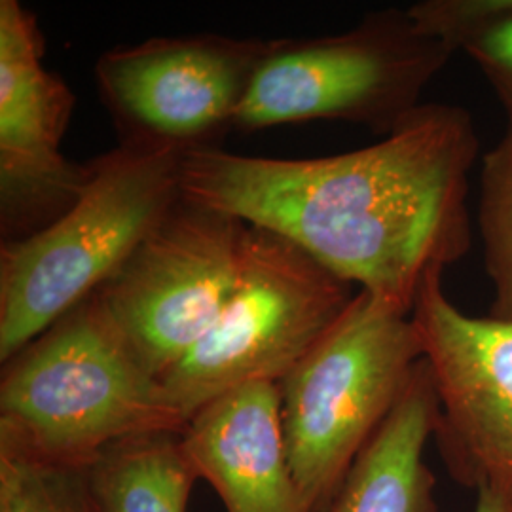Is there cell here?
Masks as SVG:
<instances>
[{
  "instance_id": "obj_10",
  "label": "cell",
  "mask_w": 512,
  "mask_h": 512,
  "mask_svg": "<svg viewBox=\"0 0 512 512\" xmlns=\"http://www.w3.org/2000/svg\"><path fill=\"white\" fill-rule=\"evenodd\" d=\"M38 19L18 0H0V234L31 238L61 219L92 165L61 154L74 93L44 63Z\"/></svg>"
},
{
  "instance_id": "obj_9",
  "label": "cell",
  "mask_w": 512,
  "mask_h": 512,
  "mask_svg": "<svg viewBox=\"0 0 512 512\" xmlns=\"http://www.w3.org/2000/svg\"><path fill=\"white\" fill-rule=\"evenodd\" d=\"M442 275H423L412 308L439 401L433 439L458 484L512 512V325L465 313Z\"/></svg>"
},
{
  "instance_id": "obj_17",
  "label": "cell",
  "mask_w": 512,
  "mask_h": 512,
  "mask_svg": "<svg viewBox=\"0 0 512 512\" xmlns=\"http://www.w3.org/2000/svg\"><path fill=\"white\" fill-rule=\"evenodd\" d=\"M473 512H509L501 501H497L492 495L484 494V492H478L476 494L475 511Z\"/></svg>"
},
{
  "instance_id": "obj_2",
  "label": "cell",
  "mask_w": 512,
  "mask_h": 512,
  "mask_svg": "<svg viewBox=\"0 0 512 512\" xmlns=\"http://www.w3.org/2000/svg\"><path fill=\"white\" fill-rule=\"evenodd\" d=\"M184 425L97 293L2 365L0 440L52 465L82 471L116 442Z\"/></svg>"
},
{
  "instance_id": "obj_7",
  "label": "cell",
  "mask_w": 512,
  "mask_h": 512,
  "mask_svg": "<svg viewBox=\"0 0 512 512\" xmlns=\"http://www.w3.org/2000/svg\"><path fill=\"white\" fill-rule=\"evenodd\" d=\"M245 232L247 222L181 198L97 291L114 327L160 382L226 306Z\"/></svg>"
},
{
  "instance_id": "obj_5",
  "label": "cell",
  "mask_w": 512,
  "mask_h": 512,
  "mask_svg": "<svg viewBox=\"0 0 512 512\" xmlns=\"http://www.w3.org/2000/svg\"><path fill=\"white\" fill-rule=\"evenodd\" d=\"M454 54L421 31L406 8L370 12L338 35L274 38L236 129L336 120L385 137L420 109Z\"/></svg>"
},
{
  "instance_id": "obj_4",
  "label": "cell",
  "mask_w": 512,
  "mask_h": 512,
  "mask_svg": "<svg viewBox=\"0 0 512 512\" xmlns=\"http://www.w3.org/2000/svg\"><path fill=\"white\" fill-rule=\"evenodd\" d=\"M423 359L412 313L359 291L279 385L285 439L308 512H325Z\"/></svg>"
},
{
  "instance_id": "obj_14",
  "label": "cell",
  "mask_w": 512,
  "mask_h": 512,
  "mask_svg": "<svg viewBox=\"0 0 512 512\" xmlns=\"http://www.w3.org/2000/svg\"><path fill=\"white\" fill-rule=\"evenodd\" d=\"M406 10L421 31L475 61L512 128V0H421Z\"/></svg>"
},
{
  "instance_id": "obj_8",
  "label": "cell",
  "mask_w": 512,
  "mask_h": 512,
  "mask_svg": "<svg viewBox=\"0 0 512 512\" xmlns=\"http://www.w3.org/2000/svg\"><path fill=\"white\" fill-rule=\"evenodd\" d=\"M272 48L266 38H150L97 59L95 82L120 147L148 152L220 148Z\"/></svg>"
},
{
  "instance_id": "obj_11",
  "label": "cell",
  "mask_w": 512,
  "mask_h": 512,
  "mask_svg": "<svg viewBox=\"0 0 512 512\" xmlns=\"http://www.w3.org/2000/svg\"><path fill=\"white\" fill-rule=\"evenodd\" d=\"M181 440L226 512H308L289 458L279 385L222 393L190 416Z\"/></svg>"
},
{
  "instance_id": "obj_12",
  "label": "cell",
  "mask_w": 512,
  "mask_h": 512,
  "mask_svg": "<svg viewBox=\"0 0 512 512\" xmlns=\"http://www.w3.org/2000/svg\"><path fill=\"white\" fill-rule=\"evenodd\" d=\"M439 401L425 359L403 397L353 461L325 512H439L437 480L425 461Z\"/></svg>"
},
{
  "instance_id": "obj_18",
  "label": "cell",
  "mask_w": 512,
  "mask_h": 512,
  "mask_svg": "<svg viewBox=\"0 0 512 512\" xmlns=\"http://www.w3.org/2000/svg\"><path fill=\"white\" fill-rule=\"evenodd\" d=\"M509 129H511V131H512V128H509Z\"/></svg>"
},
{
  "instance_id": "obj_1",
  "label": "cell",
  "mask_w": 512,
  "mask_h": 512,
  "mask_svg": "<svg viewBox=\"0 0 512 512\" xmlns=\"http://www.w3.org/2000/svg\"><path fill=\"white\" fill-rule=\"evenodd\" d=\"M478 158L471 114L423 103L380 143L346 154L192 152L181 188L186 200L281 234L359 291L412 313L423 275L471 251Z\"/></svg>"
},
{
  "instance_id": "obj_16",
  "label": "cell",
  "mask_w": 512,
  "mask_h": 512,
  "mask_svg": "<svg viewBox=\"0 0 512 512\" xmlns=\"http://www.w3.org/2000/svg\"><path fill=\"white\" fill-rule=\"evenodd\" d=\"M0 512H93L80 469L52 465L0 440Z\"/></svg>"
},
{
  "instance_id": "obj_3",
  "label": "cell",
  "mask_w": 512,
  "mask_h": 512,
  "mask_svg": "<svg viewBox=\"0 0 512 512\" xmlns=\"http://www.w3.org/2000/svg\"><path fill=\"white\" fill-rule=\"evenodd\" d=\"M184 156L118 147L93 158L73 207L0 249V361L97 293L183 198Z\"/></svg>"
},
{
  "instance_id": "obj_13",
  "label": "cell",
  "mask_w": 512,
  "mask_h": 512,
  "mask_svg": "<svg viewBox=\"0 0 512 512\" xmlns=\"http://www.w3.org/2000/svg\"><path fill=\"white\" fill-rule=\"evenodd\" d=\"M82 475L93 512H186L200 480L173 431L116 442Z\"/></svg>"
},
{
  "instance_id": "obj_15",
  "label": "cell",
  "mask_w": 512,
  "mask_h": 512,
  "mask_svg": "<svg viewBox=\"0 0 512 512\" xmlns=\"http://www.w3.org/2000/svg\"><path fill=\"white\" fill-rule=\"evenodd\" d=\"M476 226L492 285L488 315L512 325V131L480 158Z\"/></svg>"
},
{
  "instance_id": "obj_6",
  "label": "cell",
  "mask_w": 512,
  "mask_h": 512,
  "mask_svg": "<svg viewBox=\"0 0 512 512\" xmlns=\"http://www.w3.org/2000/svg\"><path fill=\"white\" fill-rule=\"evenodd\" d=\"M353 285L291 239L247 224L238 279L215 325L164 380L184 420L239 385L281 384L348 310Z\"/></svg>"
}]
</instances>
